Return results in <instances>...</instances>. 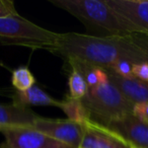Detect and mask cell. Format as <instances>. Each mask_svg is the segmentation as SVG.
I'll return each mask as SVG.
<instances>
[{"instance_id": "6da1fadb", "label": "cell", "mask_w": 148, "mask_h": 148, "mask_svg": "<svg viewBox=\"0 0 148 148\" xmlns=\"http://www.w3.org/2000/svg\"><path fill=\"white\" fill-rule=\"evenodd\" d=\"M143 35L95 37L88 34H59L56 53L66 60H77L101 68H110L120 60L133 64L148 62V41Z\"/></svg>"}, {"instance_id": "7a4b0ae2", "label": "cell", "mask_w": 148, "mask_h": 148, "mask_svg": "<svg viewBox=\"0 0 148 148\" xmlns=\"http://www.w3.org/2000/svg\"><path fill=\"white\" fill-rule=\"evenodd\" d=\"M84 25L88 35L95 37H126L144 32L114 10L107 0H50Z\"/></svg>"}, {"instance_id": "3957f363", "label": "cell", "mask_w": 148, "mask_h": 148, "mask_svg": "<svg viewBox=\"0 0 148 148\" xmlns=\"http://www.w3.org/2000/svg\"><path fill=\"white\" fill-rule=\"evenodd\" d=\"M59 33L49 31L21 15L0 18V46H21L33 50H57Z\"/></svg>"}, {"instance_id": "277c9868", "label": "cell", "mask_w": 148, "mask_h": 148, "mask_svg": "<svg viewBox=\"0 0 148 148\" xmlns=\"http://www.w3.org/2000/svg\"><path fill=\"white\" fill-rule=\"evenodd\" d=\"M81 103L89 119L106 127L132 114L134 107L109 79L97 86L88 88Z\"/></svg>"}, {"instance_id": "5b68a950", "label": "cell", "mask_w": 148, "mask_h": 148, "mask_svg": "<svg viewBox=\"0 0 148 148\" xmlns=\"http://www.w3.org/2000/svg\"><path fill=\"white\" fill-rule=\"evenodd\" d=\"M33 128L71 148H78L82 139V124L69 119L39 117Z\"/></svg>"}, {"instance_id": "8992f818", "label": "cell", "mask_w": 148, "mask_h": 148, "mask_svg": "<svg viewBox=\"0 0 148 148\" xmlns=\"http://www.w3.org/2000/svg\"><path fill=\"white\" fill-rule=\"evenodd\" d=\"M4 141L0 148H71L32 127L3 130Z\"/></svg>"}, {"instance_id": "52a82bcc", "label": "cell", "mask_w": 148, "mask_h": 148, "mask_svg": "<svg viewBox=\"0 0 148 148\" xmlns=\"http://www.w3.org/2000/svg\"><path fill=\"white\" fill-rule=\"evenodd\" d=\"M83 134L78 148H130L117 132L88 119L82 124Z\"/></svg>"}, {"instance_id": "ba28073f", "label": "cell", "mask_w": 148, "mask_h": 148, "mask_svg": "<svg viewBox=\"0 0 148 148\" xmlns=\"http://www.w3.org/2000/svg\"><path fill=\"white\" fill-rule=\"evenodd\" d=\"M108 128L117 132L131 146L148 148V125L130 114L112 123Z\"/></svg>"}, {"instance_id": "9c48e42d", "label": "cell", "mask_w": 148, "mask_h": 148, "mask_svg": "<svg viewBox=\"0 0 148 148\" xmlns=\"http://www.w3.org/2000/svg\"><path fill=\"white\" fill-rule=\"evenodd\" d=\"M118 13L139 27L148 37V0H107Z\"/></svg>"}, {"instance_id": "30bf717a", "label": "cell", "mask_w": 148, "mask_h": 148, "mask_svg": "<svg viewBox=\"0 0 148 148\" xmlns=\"http://www.w3.org/2000/svg\"><path fill=\"white\" fill-rule=\"evenodd\" d=\"M39 117L29 108L21 107L15 103H0V133L10 128H33Z\"/></svg>"}, {"instance_id": "8fae6325", "label": "cell", "mask_w": 148, "mask_h": 148, "mask_svg": "<svg viewBox=\"0 0 148 148\" xmlns=\"http://www.w3.org/2000/svg\"><path fill=\"white\" fill-rule=\"evenodd\" d=\"M109 80L119 89L122 95L133 105L148 101V83L137 78H124L110 69H106Z\"/></svg>"}, {"instance_id": "7c38bea8", "label": "cell", "mask_w": 148, "mask_h": 148, "mask_svg": "<svg viewBox=\"0 0 148 148\" xmlns=\"http://www.w3.org/2000/svg\"><path fill=\"white\" fill-rule=\"evenodd\" d=\"M13 103L21 107H56L60 109L61 101L53 99L51 95L40 88L37 85H34L25 91H16L13 95Z\"/></svg>"}, {"instance_id": "4fadbf2b", "label": "cell", "mask_w": 148, "mask_h": 148, "mask_svg": "<svg viewBox=\"0 0 148 148\" xmlns=\"http://www.w3.org/2000/svg\"><path fill=\"white\" fill-rule=\"evenodd\" d=\"M60 109L66 114L67 119L77 123L83 124L86 120L89 119L85 108L83 107L80 99H75L68 97L61 101Z\"/></svg>"}, {"instance_id": "5bb4252c", "label": "cell", "mask_w": 148, "mask_h": 148, "mask_svg": "<svg viewBox=\"0 0 148 148\" xmlns=\"http://www.w3.org/2000/svg\"><path fill=\"white\" fill-rule=\"evenodd\" d=\"M11 83L16 91H25L35 85L36 78L27 67H18L12 71Z\"/></svg>"}, {"instance_id": "9a60e30c", "label": "cell", "mask_w": 148, "mask_h": 148, "mask_svg": "<svg viewBox=\"0 0 148 148\" xmlns=\"http://www.w3.org/2000/svg\"><path fill=\"white\" fill-rule=\"evenodd\" d=\"M69 97L75 99H82L88 91V86L83 76L76 69H72L68 79Z\"/></svg>"}, {"instance_id": "2e32d148", "label": "cell", "mask_w": 148, "mask_h": 148, "mask_svg": "<svg viewBox=\"0 0 148 148\" xmlns=\"http://www.w3.org/2000/svg\"><path fill=\"white\" fill-rule=\"evenodd\" d=\"M133 65L134 64L129 61L120 60L110 68H106V69H110L111 71L115 72L119 76L124 77V78H135L133 76Z\"/></svg>"}, {"instance_id": "e0dca14e", "label": "cell", "mask_w": 148, "mask_h": 148, "mask_svg": "<svg viewBox=\"0 0 148 148\" xmlns=\"http://www.w3.org/2000/svg\"><path fill=\"white\" fill-rule=\"evenodd\" d=\"M132 114L142 123L148 125V101L142 103H136L133 107Z\"/></svg>"}, {"instance_id": "ac0fdd59", "label": "cell", "mask_w": 148, "mask_h": 148, "mask_svg": "<svg viewBox=\"0 0 148 148\" xmlns=\"http://www.w3.org/2000/svg\"><path fill=\"white\" fill-rule=\"evenodd\" d=\"M133 76L143 82L148 83V62L134 64Z\"/></svg>"}, {"instance_id": "d6986e66", "label": "cell", "mask_w": 148, "mask_h": 148, "mask_svg": "<svg viewBox=\"0 0 148 148\" xmlns=\"http://www.w3.org/2000/svg\"><path fill=\"white\" fill-rule=\"evenodd\" d=\"M18 14L19 13L17 12L13 1L0 0V18L12 16V15H18Z\"/></svg>"}, {"instance_id": "ffe728a7", "label": "cell", "mask_w": 148, "mask_h": 148, "mask_svg": "<svg viewBox=\"0 0 148 148\" xmlns=\"http://www.w3.org/2000/svg\"><path fill=\"white\" fill-rule=\"evenodd\" d=\"M130 148H138V147H135V146H131Z\"/></svg>"}]
</instances>
